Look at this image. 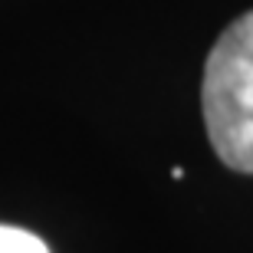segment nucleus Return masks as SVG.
Returning a JSON list of instances; mask_svg holds the SVG:
<instances>
[{"label":"nucleus","mask_w":253,"mask_h":253,"mask_svg":"<svg viewBox=\"0 0 253 253\" xmlns=\"http://www.w3.org/2000/svg\"><path fill=\"white\" fill-rule=\"evenodd\" d=\"M201 112L217 158L253 174V10L237 17L207 53Z\"/></svg>","instance_id":"1"},{"label":"nucleus","mask_w":253,"mask_h":253,"mask_svg":"<svg viewBox=\"0 0 253 253\" xmlns=\"http://www.w3.org/2000/svg\"><path fill=\"white\" fill-rule=\"evenodd\" d=\"M0 253H49V247L30 230L0 224Z\"/></svg>","instance_id":"2"}]
</instances>
